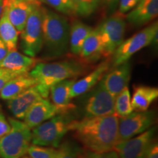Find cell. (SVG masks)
I'll list each match as a JSON object with an SVG mask.
<instances>
[{
	"instance_id": "1",
	"label": "cell",
	"mask_w": 158,
	"mask_h": 158,
	"mask_svg": "<svg viewBox=\"0 0 158 158\" xmlns=\"http://www.w3.org/2000/svg\"><path fill=\"white\" fill-rule=\"evenodd\" d=\"M118 117L116 114L97 117L75 119L70 130L89 151L104 152L114 150L118 143Z\"/></svg>"
},
{
	"instance_id": "2",
	"label": "cell",
	"mask_w": 158,
	"mask_h": 158,
	"mask_svg": "<svg viewBox=\"0 0 158 158\" xmlns=\"http://www.w3.org/2000/svg\"><path fill=\"white\" fill-rule=\"evenodd\" d=\"M43 45L46 56L59 58L68 53L70 47V26L66 18L41 7Z\"/></svg>"
},
{
	"instance_id": "3",
	"label": "cell",
	"mask_w": 158,
	"mask_h": 158,
	"mask_svg": "<svg viewBox=\"0 0 158 158\" xmlns=\"http://www.w3.org/2000/svg\"><path fill=\"white\" fill-rule=\"evenodd\" d=\"M85 71L84 63L68 60L50 63H37L29 74L40 84L50 89L57 83L76 78Z\"/></svg>"
},
{
	"instance_id": "4",
	"label": "cell",
	"mask_w": 158,
	"mask_h": 158,
	"mask_svg": "<svg viewBox=\"0 0 158 158\" xmlns=\"http://www.w3.org/2000/svg\"><path fill=\"white\" fill-rule=\"evenodd\" d=\"M67 114H59L38 126L31 132V143L35 145L58 148L65 134L70 130L75 119Z\"/></svg>"
},
{
	"instance_id": "5",
	"label": "cell",
	"mask_w": 158,
	"mask_h": 158,
	"mask_svg": "<svg viewBox=\"0 0 158 158\" xmlns=\"http://www.w3.org/2000/svg\"><path fill=\"white\" fill-rule=\"evenodd\" d=\"M10 130L0 138V157L21 158L27 153L31 141V129L23 122L8 118Z\"/></svg>"
},
{
	"instance_id": "6",
	"label": "cell",
	"mask_w": 158,
	"mask_h": 158,
	"mask_svg": "<svg viewBox=\"0 0 158 158\" xmlns=\"http://www.w3.org/2000/svg\"><path fill=\"white\" fill-rule=\"evenodd\" d=\"M157 33L158 24L156 22L123 41L114 53L113 66L128 62L138 51L153 43L157 37Z\"/></svg>"
},
{
	"instance_id": "7",
	"label": "cell",
	"mask_w": 158,
	"mask_h": 158,
	"mask_svg": "<svg viewBox=\"0 0 158 158\" xmlns=\"http://www.w3.org/2000/svg\"><path fill=\"white\" fill-rule=\"evenodd\" d=\"M41 7L39 4L35 6L21 32V48L27 56L31 57L36 56L43 47Z\"/></svg>"
},
{
	"instance_id": "8",
	"label": "cell",
	"mask_w": 158,
	"mask_h": 158,
	"mask_svg": "<svg viewBox=\"0 0 158 158\" xmlns=\"http://www.w3.org/2000/svg\"><path fill=\"white\" fill-rule=\"evenodd\" d=\"M97 29L103 44L104 56H110L124 41L126 29L125 16L119 12H116L105 20Z\"/></svg>"
},
{
	"instance_id": "9",
	"label": "cell",
	"mask_w": 158,
	"mask_h": 158,
	"mask_svg": "<svg viewBox=\"0 0 158 158\" xmlns=\"http://www.w3.org/2000/svg\"><path fill=\"white\" fill-rule=\"evenodd\" d=\"M156 122L154 110L132 112L125 117L118 118V143L135 137L152 127Z\"/></svg>"
},
{
	"instance_id": "10",
	"label": "cell",
	"mask_w": 158,
	"mask_h": 158,
	"mask_svg": "<svg viewBox=\"0 0 158 158\" xmlns=\"http://www.w3.org/2000/svg\"><path fill=\"white\" fill-rule=\"evenodd\" d=\"M156 131L157 127L153 125L137 136L118 142L114 150L119 158H146L155 141Z\"/></svg>"
},
{
	"instance_id": "11",
	"label": "cell",
	"mask_w": 158,
	"mask_h": 158,
	"mask_svg": "<svg viewBox=\"0 0 158 158\" xmlns=\"http://www.w3.org/2000/svg\"><path fill=\"white\" fill-rule=\"evenodd\" d=\"M114 102L115 98L106 90L100 81L86 100L84 108L85 117H97L115 114Z\"/></svg>"
},
{
	"instance_id": "12",
	"label": "cell",
	"mask_w": 158,
	"mask_h": 158,
	"mask_svg": "<svg viewBox=\"0 0 158 158\" xmlns=\"http://www.w3.org/2000/svg\"><path fill=\"white\" fill-rule=\"evenodd\" d=\"M49 93V89L40 84H36L7 100V107L15 118L23 119L31 106L40 99L48 98Z\"/></svg>"
},
{
	"instance_id": "13",
	"label": "cell",
	"mask_w": 158,
	"mask_h": 158,
	"mask_svg": "<svg viewBox=\"0 0 158 158\" xmlns=\"http://www.w3.org/2000/svg\"><path fill=\"white\" fill-rule=\"evenodd\" d=\"M38 4L39 2H28L22 0H3V12L17 31L21 33L29 14Z\"/></svg>"
},
{
	"instance_id": "14",
	"label": "cell",
	"mask_w": 158,
	"mask_h": 158,
	"mask_svg": "<svg viewBox=\"0 0 158 158\" xmlns=\"http://www.w3.org/2000/svg\"><path fill=\"white\" fill-rule=\"evenodd\" d=\"M131 77V65L129 62L114 66L101 79L105 88L114 98L127 87Z\"/></svg>"
},
{
	"instance_id": "15",
	"label": "cell",
	"mask_w": 158,
	"mask_h": 158,
	"mask_svg": "<svg viewBox=\"0 0 158 158\" xmlns=\"http://www.w3.org/2000/svg\"><path fill=\"white\" fill-rule=\"evenodd\" d=\"M56 114H59L58 110L52 102L48 98H41L31 106L23 120L30 129H33Z\"/></svg>"
},
{
	"instance_id": "16",
	"label": "cell",
	"mask_w": 158,
	"mask_h": 158,
	"mask_svg": "<svg viewBox=\"0 0 158 158\" xmlns=\"http://www.w3.org/2000/svg\"><path fill=\"white\" fill-rule=\"evenodd\" d=\"M109 67V62L105 61L83 78L79 79L77 81H75L70 91V98H77L92 89V88H94L101 81L104 75L108 72Z\"/></svg>"
},
{
	"instance_id": "17",
	"label": "cell",
	"mask_w": 158,
	"mask_h": 158,
	"mask_svg": "<svg viewBox=\"0 0 158 158\" xmlns=\"http://www.w3.org/2000/svg\"><path fill=\"white\" fill-rule=\"evenodd\" d=\"M157 15L158 0H139L125 19L132 25L141 27L155 19Z\"/></svg>"
},
{
	"instance_id": "18",
	"label": "cell",
	"mask_w": 158,
	"mask_h": 158,
	"mask_svg": "<svg viewBox=\"0 0 158 158\" xmlns=\"http://www.w3.org/2000/svg\"><path fill=\"white\" fill-rule=\"evenodd\" d=\"M75 78L68 79L57 83L50 88L52 103L56 106L59 114H67L73 110L75 106L71 102L70 91Z\"/></svg>"
},
{
	"instance_id": "19",
	"label": "cell",
	"mask_w": 158,
	"mask_h": 158,
	"mask_svg": "<svg viewBox=\"0 0 158 158\" xmlns=\"http://www.w3.org/2000/svg\"><path fill=\"white\" fill-rule=\"evenodd\" d=\"M104 56V48L98 29H92L85 40L79 56L85 64L95 62L100 57Z\"/></svg>"
},
{
	"instance_id": "20",
	"label": "cell",
	"mask_w": 158,
	"mask_h": 158,
	"mask_svg": "<svg viewBox=\"0 0 158 158\" xmlns=\"http://www.w3.org/2000/svg\"><path fill=\"white\" fill-rule=\"evenodd\" d=\"M37 63V59L35 57L23 55L15 50L9 51L5 59L0 62V68L26 73L32 70Z\"/></svg>"
},
{
	"instance_id": "21",
	"label": "cell",
	"mask_w": 158,
	"mask_h": 158,
	"mask_svg": "<svg viewBox=\"0 0 158 158\" xmlns=\"http://www.w3.org/2000/svg\"><path fill=\"white\" fill-rule=\"evenodd\" d=\"M36 84L37 81L29 73L19 75L9 81L0 91V98L5 100H10Z\"/></svg>"
},
{
	"instance_id": "22",
	"label": "cell",
	"mask_w": 158,
	"mask_h": 158,
	"mask_svg": "<svg viewBox=\"0 0 158 158\" xmlns=\"http://www.w3.org/2000/svg\"><path fill=\"white\" fill-rule=\"evenodd\" d=\"M158 98L157 87L141 85L134 89L131 105L133 111H145Z\"/></svg>"
},
{
	"instance_id": "23",
	"label": "cell",
	"mask_w": 158,
	"mask_h": 158,
	"mask_svg": "<svg viewBox=\"0 0 158 158\" xmlns=\"http://www.w3.org/2000/svg\"><path fill=\"white\" fill-rule=\"evenodd\" d=\"M92 29L81 21L73 23L70 29V49L73 54L79 56L84 42Z\"/></svg>"
},
{
	"instance_id": "24",
	"label": "cell",
	"mask_w": 158,
	"mask_h": 158,
	"mask_svg": "<svg viewBox=\"0 0 158 158\" xmlns=\"http://www.w3.org/2000/svg\"><path fill=\"white\" fill-rule=\"evenodd\" d=\"M19 34V31L3 12L0 18V37L7 45L9 51H15L17 49Z\"/></svg>"
},
{
	"instance_id": "25",
	"label": "cell",
	"mask_w": 158,
	"mask_h": 158,
	"mask_svg": "<svg viewBox=\"0 0 158 158\" xmlns=\"http://www.w3.org/2000/svg\"><path fill=\"white\" fill-rule=\"evenodd\" d=\"M114 110L118 118L125 117L133 112L131 105V95L128 86L115 97Z\"/></svg>"
},
{
	"instance_id": "26",
	"label": "cell",
	"mask_w": 158,
	"mask_h": 158,
	"mask_svg": "<svg viewBox=\"0 0 158 158\" xmlns=\"http://www.w3.org/2000/svg\"><path fill=\"white\" fill-rule=\"evenodd\" d=\"M58 147L56 158H84L85 152L76 142L65 141Z\"/></svg>"
},
{
	"instance_id": "27",
	"label": "cell",
	"mask_w": 158,
	"mask_h": 158,
	"mask_svg": "<svg viewBox=\"0 0 158 158\" xmlns=\"http://www.w3.org/2000/svg\"><path fill=\"white\" fill-rule=\"evenodd\" d=\"M100 0H72L75 13L84 17L94 13L100 6Z\"/></svg>"
},
{
	"instance_id": "28",
	"label": "cell",
	"mask_w": 158,
	"mask_h": 158,
	"mask_svg": "<svg viewBox=\"0 0 158 158\" xmlns=\"http://www.w3.org/2000/svg\"><path fill=\"white\" fill-rule=\"evenodd\" d=\"M27 154L31 158H56L58 149L54 147L30 144Z\"/></svg>"
},
{
	"instance_id": "29",
	"label": "cell",
	"mask_w": 158,
	"mask_h": 158,
	"mask_svg": "<svg viewBox=\"0 0 158 158\" xmlns=\"http://www.w3.org/2000/svg\"><path fill=\"white\" fill-rule=\"evenodd\" d=\"M51 6L56 11L64 15H73L75 13L74 6L72 0H39Z\"/></svg>"
},
{
	"instance_id": "30",
	"label": "cell",
	"mask_w": 158,
	"mask_h": 158,
	"mask_svg": "<svg viewBox=\"0 0 158 158\" xmlns=\"http://www.w3.org/2000/svg\"><path fill=\"white\" fill-rule=\"evenodd\" d=\"M21 74L23 73L16 72V71L10 70L7 68H0V91L2 89L4 86L7 84L9 81Z\"/></svg>"
},
{
	"instance_id": "31",
	"label": "cell",
	"mask_w": 158,
	"mask_h": 158,
	"mask_svg": "<svg viewBox=\"0 0 158 158\" xmlns=\"http://www.w3.org/2000/svg\"><path fill=\"white\" fill-rule=\"evenodd\" d=\"M84 158H119L114 150L104 152H95L88 151L84 153Z\"/></svg>"
},
{
	"instance_id": "32",
	"label": "cell",
	"mask_w": 158,
	"mask_h": 158,
	"mask_svg": "<svg viewBox=\"0 0 158 158\" xmlns=\"http://www.w3.org/2000/svg\"><path fill=\"white\" fill-rule=\"evenodd\" d=\"M138 2L139 0H119L118 12L124 15L131 10L137 5Z\"/></svg>"
},
{
	"instance_id": "33",
	"label": "cell",
	"mask_w": 158,
	"mask_h": 158,
	"mask_svg": "<svg viewBox=\"0 0 158 158\" xmlns=\"http://www.w3.org/2000/svg\"><path fill=\"white\" fill-rule=\"evenodd\" d=\"M10 130V124L7 121L0 106V138H2Z\"/></svg>"
},
{
	"instance_id": "34",
	"label": "cell",
	"mask_w": 158,
	"mask_h": 158,
	"mask_svg": "<svg viewBox=\"0 0 158 158\" xmlns=\"http://www.w3.org/2000/svg\"><path fill=\"white\" fill-rule=\"evenodd\" d=\"M118 2L119 0H100V5L101 4L108 13H112L116 9Z\"/></svg>"
},
{
	"instance_id": "35",
	"label": "cell",
	"mask_w": 158,
	"mask_h": 158,
	"mask_svg": "<svg viewBox=\"0 0 158 158\" xmlns=\"http://www.w3.org/2000/svg\"><path fill=\"white\" fill-rule=\"evenodd\" d=\"M146 158H158V145L156 140L149 149Z\"/></svg>"
},
{
	"instance_id": "36",
	"label": "cell",
	"mask_w": 158,
	"mask_h": 158,
	"mask_svg": "<svg viewBox=\"0 0 158 158\" xmlns=\"http://www.w3.org/2000/svg\"><path fill=\"white\" fill-rule=\"evenodd\" d=\"M8 52L9 51L7 45H5V43L3 42V40L0 37V62L5 59V57L7 56Z\"/></svg>"
},
{
	"instance_id": "37",
	"label": "cell",
	"mask_w": 158,
	"mask_h": 158,
	"mask_svg": "<svg viewBox=\"0 0 158 158\" xmlns=\"http://www.w3.org/2000/svg\"><path fill=\"white\" fill-rule=\"evenodd\" d=\"M3 9H4L3 0H0V18H1L2 15L3 13Z\"/></svg>"
},
{
	"instance_id": "38",
	"label": "cell",
	"mask_w": 158,
	"mask_h": 158,
	"mask_svg": "<svg viewBox=\"0 0 158 158\" xmlns=\"http://www.w3.org/2000/svg\"><path fill=\"white\" fill-rule=\"evenodd\" d=\"M22 1L28 2H39V0H22Z\"/></svg>"
},
{
	"instance_id": "39",
	"label": "cell",
	"mask_w": 158,
	"mask_h": 158,
	"mask_svg": "<svg viewBox=\"0 0 158 158\" xmlns=\"http://www.w3.org/2000/svg\"><path fill=\"white\" fill-rule=\"evenodd\" d=\"M21 158H31V157H29V156H23V157H22Z\"/></svg>"
}]
</instances>
